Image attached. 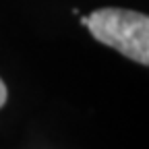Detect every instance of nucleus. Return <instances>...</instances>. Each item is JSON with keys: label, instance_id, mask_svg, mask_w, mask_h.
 <instances>
[{"label": "nucleus", "instance_id": "f257e3e1", "mask_svg": "<svg viewBox=\"0 0 149 149\" xmlns=\"http://www.w3.org/2000/svg\"><path fill=\"white\" fill-rule=\"evenodd\" d=\"M81 23L97 42L118 50L139 64H149V19L124 8H100L83 17Z\"/></svg>", "mask_w": 149, "mask_h": 149}, {"label": "nucleus", "instance_id": "f03ea898", "mask_svg": "<svg viewBox=\"0 0 149 149\" xmlns=\"http://www.w3.org/2000/svg\"><path fill=\"white\" fill-rule=\"evenodd\" d=\"M4 102H6V85L2 83V79H0V108L4 106Z\"/></svg>", "mask_w": 149, "mask_h": 149}]
</instances>
